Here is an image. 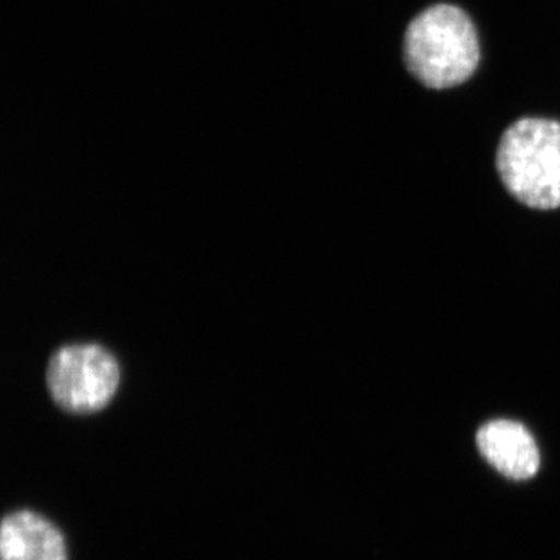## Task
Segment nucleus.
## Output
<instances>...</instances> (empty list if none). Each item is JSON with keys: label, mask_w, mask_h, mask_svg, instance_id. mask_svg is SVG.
I'll list each match as a JSON object with an SVG mask.
<instances>
[{"label": "nucleus", "mask_w": 560, "mask_h": 560, "mask_svg": "<svg viewBox=\"0 0 560 560\" xmlns=\"http://www.w3.org/2000/svg\"><path fill=\"white\" fill-rule=\"evenodd\" d=\"M401 55L405 68L422 86L448 90L477 72L480 36L466 11L453 3H434L408 24Z\"/></svg>", "instance_id": "obj_1"}, {"label": "nucleus", "mask_w": 560, "mask_h": 560, "mask_svg": "<svg viewBox=\"0 0 560 560\" xmlns=\"http://www.w3.org/2000/svg\"><path fill=\"white\" fill-rule=\"evenodd\" d=\"M495 164L515 200L530 209L560 208V121L515 120L501 135Z\"/></svg>", "instance_id": "obj_2"}, {"label": "nucleus", "mask_w": 560, "mask_h": 560, "mask_svg": "<svg viewBox=\"0 0 560 560\" xmlns=\"http://www.w3.org/2000/svg\"><path fill=\"white\" fill-rule=\"evenodd\" d=\"M46 382L61 410L90 415L103 410L113 399L120 370L113 353L101 346H65L50 357Z\"/></svg>", "instance_id": "obj_3"}, {"label": "nucleus", "mask_w": 560, "mask_h": 560, "mask_svg": "<svg viewBox=\"0 0 560 560\" xmlns=\"http://www.w3.org/2000/svg\"><path fill=\"white\" fill-rule=\"evenodd\" d=\"M482 458L511 480H528L539 471L540 453L533 434L514 420H492L477 433Z\"/></svg>", "instance_id": "obj_4"}, {"label": "nucleus", "mask_w": 560, "mask_h": 560, "mask_svg": "<svg viewBox=\"0 0 560 560\" xmlns=\"http://www.w3.org/2000/svg\"><path fill=\"white\" fill-rule=\"evenodd\" d=\"M0 559L68 560V547L54 523L36 512L18 511L3 518Z\"/></svg>", "instance_id": "obj_5"}]
</instances>
